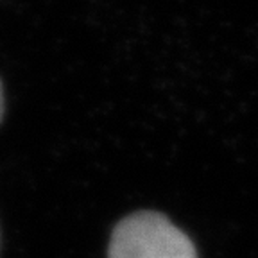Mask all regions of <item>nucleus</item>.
Segmentation results:
<instances>
[{
	"mask_svg": "<svg viewBox=\"0 0 258 258\" xmlns=\"http://www.w3.org/2000/svg\"><path fill=\"white\" fill-rule=\"evenodd\" d=\"M108 258H199L194 242L163 214L144 210L111 231Z\"/></svg>",
	"mask_w": 258,
	"mask_h": 258,
	"instance_id": "f257e3e1",
	"label": "nucleus"
},
{
	"mask_svg": "<svg viewBox=\"0 0 258 258\" xmlns=\"http://www.w3.org/2000/svg\"><path fill=\"white\" fill-rule=\"evenodd\" d=\"M4 118V88H2V81H0V122Z\"/></svg>",
	"mask_w": 258,
	"mask_h": 258,
	"instance_id": "f03ea898",
	"label": "nucleus"
}]
</instances>
